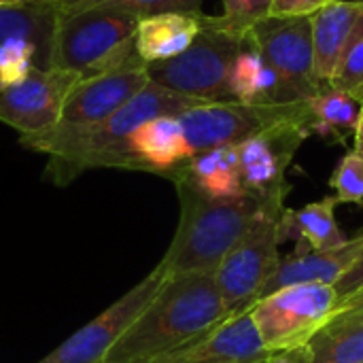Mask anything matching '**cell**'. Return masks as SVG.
<instances>
[{
    "mask_svg": "<svg viewBox=\"0 0 363 363\" xmlns=\"http://www.w3.org/2000/svg\"><path fill=\"white\" fill-rule=\"evenodd\" d=\"M60 13L81 9H113L136 15L138 19L160 13H189L200 15L202 0H55Z\"/></svg>",
    "mask_w": 363,
    "mask_h": 363,
    "instance_id": "cell-25",
    "label": "cell"
},
{
    "mask_svg": "<svg viewBox=\"0 0 363 363\" xmlns=\"http://www.w3.org/2000/svg\"><path fill=\"white\" fill-rule=\"evenodd\" d=\"M285 215L287 208L264 215L217 266L215 283L228 317L249 313L279 270L283 259L279 247L289 238Z\"/></svg>",
    "mask_w": 363,
    "mask_h": 363,
    "instance_id": "cell-7",
    "label": "cell"
},
{
    "mask_svg": "<svg viewBox=\"0 0 363 363\" xmlns=\"http://www.w3.org/2000/svg\"><path fill=\"white\" fill-rule=\"evenodd\" d=\"M330 187L338 204H363V155L347 153L330 177Z\"/></svg>",
    "mask_w": 363,
    "mask_h": 363,
    "instance_id": "cell-29",
    "label": "cell"
},
{
    "mask_svg": "<svg viewBox=\"0 0 363 363\" xmlns=\"http://www.w3.org/2000/svg\"><path fill=\"white\" fill-rule=\"evenodd\" d=\"M330 87L349 91L363 100V11L353 26L345 55L338 64L336 74L330 81Z\"/></svg>",
    "mask_w": 363,
    "mask_h": 363,
    "instance_id": "cell-26",
    "label": "cell"
},
{
    "mask_svg": "<svg viewBox=\"0 0 363 363\" xmlns=\"http://www.w3.org/2000/svg\"><path fill=\"white\" fill-rule=\"evenodd\" d=\"M247 36L272 72V104L308 102L328 87L315 74L311 15H270L257 21Z\"/></svg>",
    "mask_w": 363,
    "mask_h": 363,
    "instance_id": "cell-6",
    "label": "cell"
},
{
    "mask_svg": "<svg viewBox=\"0 0 363 363\" xmlns=\"http://www.w3.org/2000/svg\"><path fill=\"white\" fill-rule=\"evenodd\" d=\"M200 104L208 102L149 81L128 104L94 128L70 134L49 130L43 134L19 136V143L30 151L47 155V179L64 187L94 168L128 170L125 143L140 125L157 117H179Z\"/></svg>",
    "mask_w": 363,
    "mask_h": 363,
    "instance_id": "cell-1",
    "label": "cell"
},
{
    "mask_svg": "<svg viewBox=\"0 0 363 363\" xmlns=\"http://www.w3.org/2000/svg\"><path fill=\"white\" fill-rule=\"evenodd\" d=\"M268 355L251 313H245L181 349L140 363H264Z\"/></svg>",
    "mask_w": 363,
    "mask_h": 363,
    "instance_id": "cell-14",
    "label": "cell"
},
{
    "mask_svg": "<svg viewBox=\"0 0 363 363\" xmlns=\"http://www.w3.org/2000/svg\"><path fill=\"white\" fill-rule=\"evenodd\" d=\"M272 0H223V15L208 17L206 21L219 30L247 34L257 21L270 17Z\"/></svg>",
    "mask_w": 363,
    "mask_h": 363,
    "instance_id": "cell-27",
    "label": "cell"
},
{
    "mask_svg": "<svg viewBox=\"0 0 363 363\" xmlns=\"http://www.w3.org/2000/svg\"><path fill=\"white\" fill-rule=\"evenodd\" d=\"M338 294L328 283H300L262 298L249 313L270 353L306 347L336 315Z\"/></svg>",
    "mask_w": 363,
    "mask_h": 363,
    "instance_id": "cell-9",
    "label": "cell"
},
{
    "mask_svg": "<svg viewBox=\"0 0 363 363\" xmlns=\"http://www.w3.org/2000/svg\"><path fill=\"white\" fill-rule=\"evenodd\" d=\"M338 2H351V4H363V0H338Z\"/></svg>",
    "mask_w": 363,
    "mask_h": 363,
    "instance_id": "cell-37",
    "label": "cell"
},
{
    "mask_svg": "<svg viewBox=\"0 0 363 363\" xmlns=\"http://www.w3.org/2000/svg\"><path fill=\"white\" fill-rule=\"evenodd\" d=\"M138 21L136 15L113 9L60 13L51 45V66L89 79L138 60L134 45Z\"/></svg>",
    "mask_w": 363,
    "mask_h": 363,
    "instance_id": "cell-4",
    "label": "cell"
},
{
    "mask_svg": "<svg viewBox=\"0 0 363 363\" xmlns=\"http://www.w3.org/2000/svg\"><path fill=\"white\" fill-rule=\"evenodd\" d=\"M363 259V230L355 236L347 238L340 247L330 251H308L304 245H298V251L283 257L279 270L268 281L262 298L300 283H328L336 285V281L347 274L357 262ZM259 298V300H262Z\"/></svg>",
    "mask_w": 363,
    "mask_h": 363,
    "instance_id": "cell-16",
    "label": "cell"
},
{
    "mask_svg": "<svg viewBox=\"0 0 363 363\" xmlns=\"http://www.w3.org/2000/svg\"><path fill=\"white\" fill-rule=\"evenodd\" d=\"M228 317L215 272L168 277L157 296L125 330L104 363H140L181 349Z\"/></svg>",
    "mask_w": 363,
    "mask_h": 363,
    "instance_id": "cell-3",
    "label": "cell"
},
{
    "mask_svg": "<svg viewBox=\"0 0 363 363\" xmlns=\"http://www.w3.org/2000/svg\"><path fill=\"white\" fill-rule=\"evenodd\" d=\"M149 81L147 64L140 57L111 72L81 79L66 98L62 117L51 132L70 134L98 125L128 104Z\"/></svg>",
    "mask_w": 363,
    "mask_h": 363,
    "instance_id": "cell-12",
    "label": "cell"
},
{
    "mask_svg": "<svg viewBox=\"0 0 363 363\" xmlns=\"http://www.w3.org/2000/svg\"><path fill=\"white\" fill-rule=\"evenodd\" d=\"M181 177L213 200H236L245 196L238 147H217L196 153L174 179Z\"/></svg>",
    "mask_w": 363,
    "mask_h": 363,
    "instance_id": "cell-20",
    "label": "cell"
},
{
    "mask_svg": "<svg viewBox=\"0 0 363 363\" xmlns=\"http://www.w3.org/2000/svg\"><path fill=\"white\" fill-rule=\"evenodd\" d=\"M200 15L160 13L143 17L134 43L138 57L145 64H153L183 53L200 32Z\"/></svg>",
    "mask_w": 363,
    "mask_h": 363,
    "instance_id": "cell-19",
    "label": "cell"
},
{
    "mask_svg": "<svg viewBox=\"0 0 363 363\" xmlns=\"http://www.w3.org/2000/svg\"><path fill=\"white\" fill-rule=\"evenodd\" d=\"M355 151L363 155V111L362 117H359V123H357V130H355Z\"/></svg>",
    "mask_w": 363,
    "mask_h": 363,
    "instance_id": "cell-34",
    "label": "cell"
},
{
    "mask_svg": "<svg viewBox=\"0 0 363 363\" xmlns=\"http://www.w3.org/2000/svg\"><path fill=\"white\" fill-rule=\"evenodd\" d=\"M60 9L55 0L0 4V47L9 40H30L40 53V68H51V45Z\"/></svg>",
    "mask_w": 363,
    "mask_h": 363,
    "instance_id": "cell-18",
    "label": "cell"
},
{
    "mask_svg": "<svg viewBox=\"0 0 363 363\" xmlns=\"http://www.w3.org/2000/svg\"><path fill=\"white\" fill-rule=\"evenodd\" d=\"M81 74L64 68H32L17 83L0 85V121L21 136L43 134L57 125L66 98Z\"/></svg>",
    "mask_w": 363,
    "mask_h": 363,
    "instance_id": "cell-11",
    "label": "cell"
},
{
    "mask_svg": "<svg viewBox=\"0 0 363 363\" xmlns=\"http://www.w3.org/2000/svg\"><path fill=\"white\" fill-rule=\"evenodd\" d=\"M232 94L236 102H264L272 104V72L262 60L259 51L253 47V43L247 36V43L236 57L234 70H232Z\"/></svg>",
    "mask_w": 363,
    "mask_h": 363,
    "instance_id": "cell-23",
    "label": "cell"
},
{
    "mask_svg": "<svg viewBox=\"0 0 363 363\" xmlns=\"http://www.w3.org/2000/svg\"><path fill=\"white\" fill-rule=\"evenodd\" d=\"M128 170L174 179L194 157L179 117H157L140 125L125 143Z\"/></svg>",
    "mask_w": 363,
    "mask_h": 363,
    "instance_id": "cell-15",
    "label": "cell"
},
{
    "mask_svg": "<svg viewBox=\"0 0 363 363\" xmlns=\"http://www.w3.org/2000/svg\"><path fill=\"white\" fill-rule=\"evenodd\" d=\"M334 289H336V294H338V308L340 306H345L357 291H362L363 289V259L362 262H357L347 274H342L338 281H336V285H334Z\"/></svg>",
    "mask_w": 363,
    "mask_h": 363,
    "instance_id": "cell-31",
    "label": "cell"
},
{
    "mask_svg": "<svg viewBox=\"0 0 363 363\" xmlns=\"http://www.w3.org/2000/svg\"><path fill=\"white\" fill-rule=\"evenodd\" d=\"M40 68V53L30 40H9L0 47V85H11Z\"/></svg>",
    "mask_w": 363,
    "mask_h": 363,
    "instance_id": "cell-28",
    "label": "cell"
},
{
    "mask_svg": "<svg viewBox=\"0 0 363 363\" xmlns=\"http://www.w3.org/2000/svg\"><path fill=\"white\" fill-rule=\"evenodd\" d=\"M247 43V34L219 30L200 15V32L179 55L147 64L149 79L162 87L204 102H236L232 70Z\"/></svg>",
    "mask_w": 363,
    "mask_h": 363,
    "instance_id": "cell-5",
    "label": "cell"
},
{
    "mask_svg": "<svg viewBox=\"0 0 363 363\" xmlns=\"http://www.w3.org/2000/svg\"><path fill=\"white\" fill-rule=\"evenodd\" d=\"M338 200L334 196H325L319 202H311L300 211H289L285 215L287 236L296 232L300 236V245L308 251H330L340 247L347 236L342 234L336 221Z\"/></svg>",
    "mask_w": 363,
    "mask_h": 363,
    "instance_id": "cell-21",
    "label": "cell"
},
{
    "mask_svg": "<svg viewBox=\"0 0 363 363\" xmlns=\"http://www.w3.org/2000/svg\"><path fill=\"white\" fill-rule=\"evenodd\" d=\"M330 0H272L270 15L272 17H298V15H313Z\"/></svg>",
    "mask_w": 363,
    "mask_h": 363,
    "instance_id": "cell-30",
    "label": "cell"
},
{
    "mask_svg": "<svg viewBox=\"0 0 363 363\" xmlns=\"http://www.w3.org/2000/svg\"><path fill=\"white\" fill-rule=\"evenodd\" d=\"M308 134V123H283L238 145V162L245 191L264 198H287L289 183L285 174L291 160L296 157V151Z\"/></svg>",
    "mask_w": 363,
    "mask_h": 363,
    "instance_id": "cell-13",
    "label": "cell"
},
{
    "mask_svg": "<svg viewBox=\"0 0 363 363\" xmlns=\"http://www.w3.org/2000/svg\"><path fill=\"white\" fill-rule=\"evenodd\" d=\"M311 117H313V132L321 136H336L342 140L345 132L357 130L359 117L363 111V100L334 87H325L321 94L308 100Z\"/></svg>",
    "mask_w": 363,
    "mask_h": 363,
    "instance_id": "cell-22",
    "label": "cell"
},
{
    "mask_svg": "<svg viewBox=\"0 0 363 363\" xmlns=\"http://www.w3.org/2000/svg\"><path fill=\"white\" fill-rule=\"evenodd\" d=\"M181 217L174 238L162 257L168 277L215 272L221 259L268 213L285 211V198L251 191L236 200H213L187 179H174Z\"/></svg>",
    "mask_w": 363,
    "mask_h": 363,
    "instance_id": "cell-2",
    "label": "cell"
},
{
    "mask_svg": "<svg viewBox=\"0 0 363 363\" xmlns=\"http://www.w3.org/2000/svg\"><path fill=\"white\" fill-rule=\"evenodd\" d=\"M359 300H363V289L362 291H357V294H355V296H353V298H351L347 304H353V302H359ZM347 304H345V306H347ZM340 308H342V306H340Z\"/></svg>",
    "mask_w": 363,
    "mask_h": 363,
    "instance_id": "cell-35",
    "label": "cell"
},
{
    "mask_svg": "<svg viewBox=\"0 0 363 363\" xmlns=\"http://www.w3.org/2000/svg\"><path fill=\"white\" fill-rule=\"evenodd\" d=\"M21 2H34V0H0V4H21Z\"/></svg>",
    "mask_w": 363,
    "mask_h": 363,
    "instance_id": "cell-36",
    "label": "cell"
},
{
    "mask_svg": "<svg viewBox=\"0 0 363 363\" xmlns=\"http://www.w3.org/2000/svg\"><path fill=\"white\" fill-rule=\"evenodd\" d=\"M179 121L194 155L217 147H238L283 123H308L313 132L308 102H208L185 111Z\"/></svg>",
    "mask_w": 363,
    "mask_h": 363,
    "instance_id": "cell-8",
    "label": "cell"
},
{
    "mask_svg": "<svg viewBox=\"0 0 363 363\" xmlns=\"http://www.w3.org/2000/svg\"><path fill=\"white\" fill-rule=\"evenodd\" d=\"M363 4L330 0L319 11L311 15L313 19V55L315 74L321 83L330 85L345 55L349 36L357 17L362 15Z\"/></svg>",
    "mask_w": 363,
    "mask_h": 363,
    "instance_id": "cell-17",
    "label": "cell"
},
{
    "mask_svg": "<svg viewBox=\"0 0 363 363\" xmlns=\"http://www.w3.org/2000/svg\"><path fill=\"white\" fill-rule=\"evenodd\" d=\"M168 274L162 264H157L140 283H136L128 294H123L115 304H111L96 319L77 330L57 349L36 363H104L111 349L125 334V330L140 317L149 302L157 296Z\"/></svg>",
    "mask_w": 363,
    "mask_h": 363,
    "instance_id": "cell-10",
    "label": "cell"
},
{
    "mask_svg": "<svg viewBox=\"0 0 363 363\" xmlns=\"http://www.w3.org/2000/svg\"><path fill=\"white\" fill-rule=\"evenodd\" d=\"M264 363H313L311 357V349L300 347V349H291V351H279V353H270Z\"/></svg>",
    "mask_w": 363,
    "mask_h": 363,
    "instance_id": "cell-33",
    "label": "cell"
},
{
    "mask_svg": "<svg viewBox=\"0 0 363 363\" xmlns=\"http://www.w3.org/2000/svg\"><path fill=\"white\" fill-rule=\"evenodd\" d=\"M313 363H363V323L325 325L311 342Z\"/></svg>",
    "mask_w": 363,
    "mask_h": 363,
    "instance_id": "cell-24",
    "label": "cell"
},
{
    "mask_svg": "<svg viewBox=\"0 0 363 363\" xmlns=\"http://www.w3.org/2000/svg\"><path fill=\"white\" fill-rule=\"evenodd\" d=\"M353 323H363V300L338 308L330 321V325H353Z\"/></svg>",
    "mask_w": 363,
    "mask_h": 363,
    "instance_id": "cell-32",
    "label": "cell"
}]
</instances>
